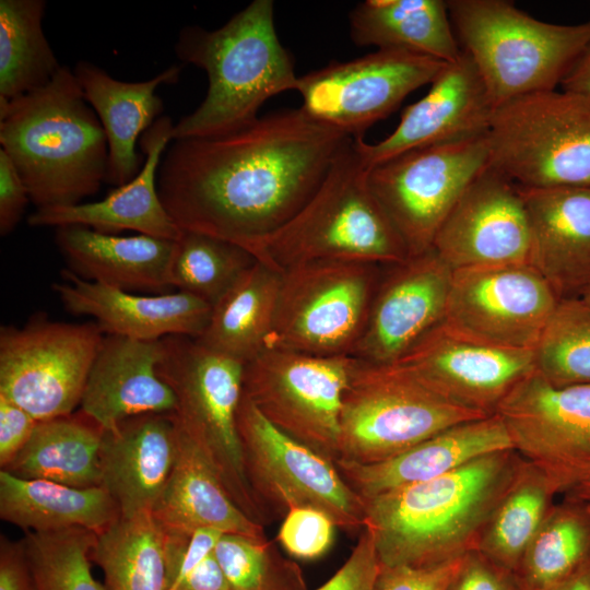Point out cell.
I'll return each instance as SVG.
<instances>
[{
  "label": "cell",
  "instance_id": "6da1fadb",
  "mask_svg": "<svg viewBox=\"0 0 590 590\" xmlns=\"http://www.w3.org/2000/svg\"><path fill=\"white\" fill-rule=\"evenodd\" d=\"M352 139L297 108L224 135L175 140L158 167L160 198L181 231L233 243L255 258Z\"/></svg>",
  "mask_w": 590,
  "mask_h": 590
},
{
  "label": "cell",
  "instance_id": "7a4b0ae2",
  "mask_svg": "<svg viewBox=\"0 0 590 590\" xmlns=\"http://www.w3.org/2000/svg\"><path fill=\"white\" fill-rule=\"evenodd\" d=\"M523 458L496 451L417 484L363 499L382 566H429L474 550Z\"/></svg>",
  "mask_w": 590,
  "mask_h": 590
},
{
  "label": "cell",
  "instance_id": "3957f363",
  "mask_svg": "<svg viewBox=\"0 0 590 590\" xmlns=\"http://www.w3.org/2000/svg\"><path fill=\"white\" fill-rule=\"evenodd\" d=\"M0 144L37 209L79 204L106 181V133L67 66L45 86L0 102Z\"/></svg>",
  "mask_w": 590,
  "mask_h": 590
},
{
  "label": "cell",
  "instance_id": "277c9868",
  "mask_svg": "<svg viewBox=\"0 0 590 590\" xmlns=\"http://www.w3.org/2000/svg\"><path fill=\"white\" fill-rule=\"evenodd\" d=\"M178 58L208 74L203 102L174 125L172 141L237 131L258 118L269 98L295 90L298 76L279 40L272 0H255L222 27L187 26L175 45Z\"/></svg>",
  "mask_w": 590,
  "mask_h": 590
},
{
  "label": "cell",
  "instance_id": "5b68a950",
  "mask_svg": "<svg viewBox=\"0 0 590 590\" xmlns=\"http://www.w3.org/2000/svg\"><path fill=\"white\" fill-rule=\"evenodd\" d=\"M255 258L279 273L318 260L390 266L409 258L370 190L354 138L305 205L260 245Z\"/></svg>",
  "mask_w": 590,
  "mask_h": 590
},
{
  "label": "cell",
  "instance_id": "8992f818",
  "mask_svg": "<svg viewBox=\"0 0 590 590\" xmlns=\"http://www.w3.org/2000/svg\"><path fill=\"white\" fill-rule=\"evenodd\" d=\"M447 5L458 43L494 108L556 90L590 45V20L547 23L506 0H449Z\"/></svg>",
  "mask_w": 590,
  "mask_h": 590
},
{
  "label": "cell",
  "instance_id": "52a82bcc",
  "mask_svg": "<svg viewBox=\"0 0 590 590\" xmlns=\"http://www.w3.org/2000/svg\"><path fill=\"white\" fill-rule=\"evenodd\" d=\"M160 377L176 398L174 420L209 460L236 505L253 521L270 519L247 477L237 426L245 363L219 353L197 339H162Z\"/></svg>",
  "mask_w": 590,
  "mask_h": 590
},
{
  "label": "cell",
  "instance_id": "ba28073f",
  "mask_svg": "<svg viewBox=\"0 0 590 590\" xmlns=\"http://www.w3.org/2000/svg\"><path fill=\"white\" fill-rule=\"evenodd\" d=\"M488 166L522 188L590 187V96L524 95L494 108Z\"/></svg>",
  "mask_w": 590,
  "mask_h": 590
},
{
  "label": "cell",
  "instance_id": "9c48e42d",
  "mask_svg": "<svg viewBox=\"0 0 590 590\" xmlns=\"http://www.w3.org/2000/svg\"><path fill=\"white\" fill-rule=\"evenodd\" d=\"M485 416L445 399L399 363L355 357L342 400L338 461H385L452 425Z\"/></svg>",
  "mask_w": 590,
  "mask_h": 590
},
{
  "label": "cell",
  "instance_id": "30bf717a",
  "mask_svg": "<svg viewBox=\"0 0 590 590\" xmlns=\"http://www.w3.org/2000/svg\"><path fill=\"white\" fill-rule=\"evenodd\" d=\"M382 267L318 260L283 271L266 349L353 356L367 323Z\"/></svg>",
  "mask_w": 590,
  "mask_h": 590
},
{
  "label": "cell",
  "instance_id": "8fae6325",
  "mask_svg": "<svg viewBox=\"0 0 590 590\" xmlns=\"http://www.w3.org/2000/svg\"><path fill=\"white\" fill-rule=\"evenodd\" d=\"M237 426L248 481L270 521L293 507L308 506L344 531L365 528L364 500L335 463L271 424L244 393Z\"/></svg>",
  "mask_w": 590,
  "mask_h": 590
},
{
  "label": "cell",
  "instance_id": "7c38bea8",
  "mask_svg": "<svg viewBox=\"0 0 590 590\" xmlns=\"http://www.w3.org/2000/svg\"><path fill=\"white\" fill-rule=\"evenodd\" d=\"M354 356L266 349L245 363L243 393L280 430L335 462Z\"/></svg>",
  "mask_w": 590,
  "mask_h": 590
},
{
  "label": "cell",
  "instance_id": "4fadbf2b",
  "mask_svg": "<svg viewBox=\"0 0 590 590\" xmlns=\"http://www.w3.org/2000/svg\"><path fill=\"white\" fill-rule=\"evenodd\" d=\"M487 166L485 133L392 157L368 169V184L413 257L432 249L453 205Z\"/></svg>",
  "mask_w": 590,
  "mask_h": 590
},
{
  "label": "cell",
  "instance_id": "5bb4252c",
  "mask_svg": "<svg viewBox=\"0 0 590 590\" xmlns=\"http://www.w3.org/2000/svg\"><path fill=\"white\" fill-rule=\"evenodd\" d=\"M104 337L96 322L1 327L0 394L37 421L73 413Z\"/></svg>",
  "mask_w": 590,
  "mask_h": 590
},
{
  "label": "cell",
  "instance_id": "9a60e30c",
  "mask_svg": "<svg viewBox=\"0 0 590 590\" xmlns=\"http://www.w3.org/2000/svg\"><path fill=\"white\" fill-rule=\"evenodd\" d=\"M447 62L404 50L377 49L298 76L300 109L352 138L389 116L413 91L430 84Z\"/></svg>",
  "mask_w": 590,
  "mask_h": 590
},
{
  "label": "cell",
  "instance_id": "2e32d148",
  "mask_svg": "<svg viewBox=\"0 0 590 590\" xmlns=\"http://www.w3.org/2000/svg\"><path fill=\"white\" fill-rule=\"evenodd\" d=\"M559 298L530 263L453 271L444 323L487 345L534 351Z\"/></svg>",
  "mask_w": 590,
  "mask_h": 590
},
{
  "label": "cell",
  "instance_id": "e0dca14e",
  "mask_svg": "<svg viewBox=\"0 0 590 590\" xmlns=\"http://www.w3.org/2000/svg\"><path fill=\"white\" fill-rule=\"evenodd\" d=\"M515 451L541 470L556 494H566L590 472V386L557 388L536 370L502 401Z\"/></svg>",
  "mask_w": 590,
  "mask_h": 590
},
{
  "label": "cell",
  "instance_id": "ac0fdd59",
  "mask_svg": "<svg viewBox=\"0 0 590 590\" xmlns=\"http://www.w3.org/2000/svg\"><path fill=\"white\" fill-rule=\"evenodd\" d=\"M432 249L453 271L530 263L531 233L519 187L487 166L453 205Z\"/></svg>",
  "mask_w": 590,
  "mask_h": 590
},
{
  "label": "cell",
  "instance_id": "d6986e66",
  "mask_svg": "<svg viewBox=\"0 0 590 590\" xmlns=\"http://www.w3.org/2000/svg\"><path fill=\"white\" fill-rule=\"evenodd\" d=\"M450 402L489 416L535 370L534 351L508 350L468 339L444 322L398 362Z\"/></svg>",
  "mask_w": 590,
  "mask_h": 590
},
{
  "label": "cell",
  "instance_id": "ffe728a7",
  "mask_svg": "<svg viewBox=\"0 0 590 590\" xmlns=\"http://www.w3.org/2000/svg\"><path fill=\"white\" fill-rule=\"evenodd\" d=\"M381 274L354 357L398 362L445 319L453 270L433 249Z\"/></svg>",
  "mask_w": 590,
  "mask_h": 590
},
{
  "label": "cell",
  "instance_id": "44dd1931",
  "mask_svg": "<svg viewBox=\"0 0 590 590\" xmlns=\"http://www.w3.org/2000/svg\"><path fill=\"white\" fill-rule=\"evenodd\" d=\"M493 110L479 71L462 51L445 66L429 91L404 109L388 137L374 144L357 137L354 143L369 169L409 151L485 134Z\"/></svg>",
  "mask_w": 590,
  "mask_h": 590
},
{
  "label": "cell",
  "instance_id": "7402d4cb",
  "mask_svg": "<svg viewBox=\"0 0 590 590\" xmlns=\"http://www.w3.org/2000/svg\"><path fill=\"white\" fill-rule=\"evenodd\" d=\"M52 284L64 308L76 316L94 318L105 334L141 341L169 335L198 339L205 330L212 306L189 293L133 294L104 283L85 280L70 269Z\"/></svg>",
  "mask_w": 590,
  "mask_h": 590
},
{
  "label": "cell",
  "instance_id": "603a6c76",
  "mask_svg": "<svg viewBox=\"0 0 590 590\" xmlns=\"http://www.w3.org/2000/svg\"><path fill=\"white\" fill-rule=\"evenodd\" d=\"M162 340L105 334L92 364L80 410L104 430L142 414L174 413L176 398L160 377Z\"/></svg>",
  "mask_w": 590,
  "mask_h": 590
},
{
  "label": "cell",
  "instance_id": "cb8c5ba5",
  "mask_svg": "<svg viewBox=\"0 0 590 590\" xmlns=\"http://www.w3.org/2000/svg\"><path fill=\"white\" fill-rule=\"evenodd\" d=\"M514 449L503 420L489 415L452 425L376 463L334 462L363 499L439 477L486 455Z\"/></svg>",
  "mask_w": 590,
  "mask_h": 590
},
{
  "label": "cell",
  "instance_id": "d4e9b609",
  "mask_svg": "<svg viewBox=\"0 0 590 590\" xmlns=\"http://www.w3.org/2000/svg\"><path fill=\"white\" fill-rule=\"evenodd\" d=\"M173 127L172 119L163 116L141 135L144 164L129 182L115 188L98 201L36 209L27 223L31 226L55 227L81 225L107 234L132 231L158 238L178 239L181 229L163 205L157 189L158 167L172 141Z\"/></svg>",
  "mask_w": 590,
  "mask_h": 590
},
{
  "label": "cell",
  "instance_id": "484cf974",
  "mask_svg": "<svg viewBox=\"0 0 590 590\" xmlns=\"http://www.w3.org/2000/svg\"><path fill=\"white\" fill-rule=\"evenodd\" d=\"M176 452L173 413L129 417L104 430L101 486L113 497L121 517L153 511L170 476Z\"/></svg>",
  "mask_w": 590,
  "mask_h": 590
},
{
  "label": "cell",
  "instance_id": "4316f807",
  "mask_svg": "<svg viewBox=\"0 0 590 590\" xmlns=\"http://www.w3.org/2000/svg\"><path fill=\"white\" fill-rule=\"evenodd\" d=\"M519 189L530 225V264L559 299L580 298L590 284V187Z\"/></svg>",
  "mask_w": 590,
  "mask_h": 590
},
{
  "label": "cell",
  "instance_id": "83f0119b",
  "mask_svg": "<svg viewBox=\"0 0 590 590\" xmlns=\"http://www.w3.org/2000/svg\"><path fill=\"white\" fill-rule=\"evenodd\" d=\"M181 68L175 64L150 80L125 82L92 62L81 60L76 63L74 75L107 138L106 182L119 187L139 174L143 165L135 150L137 139L163 111L156 88L176 83Z\"/></svg>",
  "mask_w": 590,
  "mask_h": 590
},
{
  "label": "cell",
  "instance_id": "f1b7e54d",
  "mask_svg": "<svg viewBox=\"0 0 590 590\" xmlns=\"http://www.w3.org/2000/svg\"><path fill=\"white\" fill-rule=\"evenodd\" d=\"M56 243L79 276L125 291L162 294L175 240L149 235L120 236L81 225L57 227Z\"/></svg>",
  "mask_w": 590,
  "mask_h": 590
},
{
  "label": "cell",
  "instance_id": "f546056e",
  "mask_svg": "<svg viewBox=\"0 0 590 590\" xmlns=\"http://www.w3.org/2000/svg\"><path fill=\"white\" fill-rule=\"evenodd\" d=\"M176 427L175 463L152 511L158 523L167 531L210 528L222 533L264 538L263 526L236 505L209 460L177 423Z\"/></svg>",
  "mask_w": 590,
  "mask_h": 590
},
{
  "label": "cell",
  "instance_id": "4dcf8cb0",
  "mask_svg": "<svg viewBox=\"0 0 590 590\" xmlns=\"http://www.w3.org/2000/svg\"><path fill=\"white\" fill-rule=\"evenodd\" d=\"M0 517L27 532L83 528L99 534L121 515L102 486L79 488L1 470Z\"/></svg>",
  "mask_w": 590,
  "mask_h": 590
},
{
  "label": "cell",
  "instance_id": "1f68e13d",
  "mask_svg": "<svg viewBox=\"0 0 590 590\" xmlns=\"http://www.w3.org/2000/svg\"><path fill=\"white\" fill-rule=\"evenodd\" d=\"M350 31L356 45L411 51L447 63L462 52L442 0H366L350 13Z\"/></svg>",
  "mask_w": 590,
  "mask_h": 590
},
{
  "label": "cell",
  "instance_id": "d6a6232c",
  "mask_svg": "<svg viewBox=\"0 0 590 590\" xmlns=\"http://www.w3.org/2000/svg\"><path fill=\"white\" fill-rule=\"evenodd\" d=\"M103 434V427L80 409L38 421L26 445L1 470L25 480H45L79 488L101 486Z\"/></svg>",
  "mask_w": 590,
  "mask_h": 590
},
{
  "label": "cell",
  "instance_id": "836d02e7",
  "mask_svg": "<svg viewBox=\"0 0 590 590\" xmlns=\"http://www.w3.org/2000/svg\"><path fill=\"white\" fill-rule=\"evenodd\" d=\"M281 273L256 261L212 306L205 330L197 340L243 363L266 350Z\"/></svg>",
  "mask_w": 590,
  "mask_h": 590
},
{
  "label": "cell",
  "instance_id": "e575fe53",
  "mask_svg": "<svg viewBox=\"0 0 590 590\" xmlns=\"http://www.w3.org/2000/svg\"><path fill=\"white\" fill-rule=\"evenodd\" d=\"M106 590H165V531L151 511L120 517L96 534L91 552Z\"/></svg>",
  "mask_w": 590,
  "mask_h": 590
},
{
  "label": "cell",
  "instance_id": "d590c367",
  "mask_svg": "<svg viewBox=\"0 0 590 590\" xmlns=\"http://www.w3.org/2000/svg\"><path fill=\"white\" fill-rule=\"evenodd\" d=\"M555 495L545 474L523 459L486 521L474 550L515 573L553 506Z\"/></svg>",
  "mask_w": 590,
  "mask_h": 590
},
{
  "label": "cell",
  "instance_id": "8d00e7d4",
  "mask_svg": "<svg viewBox=\"0 0 590 590\" xmlns=\"http://www.w3.org/2000/svg\"><path fill=\"white\" fill-rule=\"evenodd\" d=\"M590 560V500L564 497L553 504L516 571L521 590H540Z\"/></svg>",
  "mask_w": 590,
  "mask_h": 590
},
{
  "label": "cell",
  "instance_id": "74e56055",
  "mask_svg": "<svg viewBox=\"0 0 590 590\" xmlns=\"http://www.w3.org/2000/svg\"><path fill=\"white\" fill-rule=\"evenodd\" d=\"M44 0L0 1V102L48 84L61 68L43 31Z\"/></svg>",
  "mask_w": 590,
  "mask_h": 590
},
{
  "label": "cell",
  "instance_id": "f35d334b",
  "mask_svg": "<svg viewBox=\"0 0 590 590\" xmlns=\"http://www.w3.org/2000/svg\"><path fill=\"white\" fill-rule=\"evenodd\" d=\"M257 260L244 248L201 233L181 231L168 267L170 287L213 306Z\"/></svg>",
  "mask_w": 590,
  "mask_h": 590
},
{
  "label": "cell",
  "instance_id": "ab89813d",
  "mask_svg": "<svg viewBox=\"0 0 590 590\" xmlns=\"http://www.w3.org/2000/svg\"><path fill=\"white\" fill-rule=\"evenodd\" d=\"M535 370L552 386H590V305L560 299L535 349Z\"/></svg>",
  "mask_w": 590,
  "mask_h": 590
},
{
  "label": "cell",
  "instance_id": "60d3db41",
  "mask_svg": "<svg viewBox=\"0 0 590 590\" xmlns=\"http://www.w3.org/2000/svg\"><path fill=\"white\" fill-rule=\"evenodd\" d=\"M33 590H106L92 575L96 533L83 528L27 532L23 540Z\"/></svg>",
  "mask_w": 590,
  "mask_h": 590
},
{
  "label": "cell",
  "instance_id": "b9f144b4",
  "mask_svg": "<svg viewBox=\"0 0 590 590\" xmlns=\"http://www.w3.org/2000/svg\"><path fill=\"white\" fill-rule=\"evenodd\" d=\"M213 552L232 590H307L299 566L267 536L223 533Z\"/></svg>",
  "mask_w": 590,
  "mask_h": 590
},
{
  "label": "cell",
  "instance_id": "7bdbcfd3",
  "mask_svg": "<svg viewBox=\"0 0 590 590\" xmlns=\"http://www.w3.org/2000/svg\"><path fill=\"white\" fill-rule=\"evenodd\" d=\"M335 527L333 520L317 508L293 507L284 516L278 541L291 556L315 559L331 547Z\"/></svg>",
  "mask_w": 590,
  "mask_h": 590
},
{
  "label": "cell",
  "instance_id": "ee69618b",
  "mask_svg": "<svg viewBox=\"0 0 590 590\" xmlns=\"http://www.w3.org/2000/svg\"><path fill=\"white\" fill-rule=\"evenodd\" d=\"M461 559L420 567L380 565L373 590H447Z\"/></svg>",
  "mask_w": 590,
  "mask_h": 590
},
{
  "label": "cell",
  "instance_id": "f6af8a7d",
  "mask_svg": "<svg viewBox=\"0 0 590 590\" xmlns=\"http://www.w3.org/2000/svg\"><path fill=\"white\" fill-rule=\"evenodd\" d=\"M379 568L373 536L365 527L345 563L316 590H373Z\"/></svg>",
  "mask_w": 590,
  "mask_h": 590
},
{
  "label": "cell",
  "instance_id": "bcb514c9",
  "mask_svg": "<svg viewBox=\"0 0 590 590\" xmlns=\"http://www.w3.org/2000/svg\"><path fill=\"white\" fill-rule=\"evenodd\" d=\"M447 590H521L514 571L508 570L477 550L467 552Z\"/></svg>",
  "mask_w": 590,
  "mask_h": 590
},
{
  "label": "cell",
  "instance_id": "7dc6e473",
  "mask_svg": "<svg viewBox=\"0 0 590 590\" xmlns=\"http://www.w3.org/2000/svg\"><path fill=\"white\" fill-rule=\"evenodd\" d=\"M37 420L0 394V465L5 468L31 438Z\"/></svg>",
  "mask_w": 590,
  "mask_h": 590
},
{
  "label": "cell",
  "instance_id": "c3c4849f",
  "mask_svg": "<svg viewBox=\"0 0 590 590\" xmlns=\"http://www.w3.org/2000/svg\"><path fill=\"white\" fill-rule=\"evenodd\" d=\"M30 200L28 191L13 163L0 150V234H10L19 224Z\"/></svg>",
  "mask_w": 590,
  "mask_h": 590
},
{
  "label": "cell",
  "instance_id": "681fc988",
  "mask_svg": "<svg viewBox=\"0 0 590 590\" xmlns=\"http://www.w3.org/2000/svg\"><path fill=\"white\" fill-rule=\"evenodd\" d=\"M0 590H33L23 540L13 542L1 535Z\"/></svg>",
  "mask_w": 590,
  "mask_h": 590
},
{
  "label": "cell",
  "instance_id": "f907efd6",
  "mask_svg": "<svg viewBox=\"0 0 590 590\" xmlns=\"http://www.w3.org/2000/svg\"><path fill=\"white\" fill-rule=\"evenodd\" d=\"M173 590H232L212 551Z\"/></svg>",
  "mask_w": 590,
  "mask_h": 590
},
{
  "label": "cell",
  "instance_id": "816d5d0a",
  "mask_svg": "<svg viewBox=\"0 0 590 590\" xmlns=\"http://www.w3.org/2000/svg\"><path fill=\"white\" fill-rule=\"evenodd\" d=\"M562 90L590 96V45L563 80Z\"/></svg>",
  "mask_w": 590,
  "mask_h": 590
},
{
  "label": "cell",
  "instance_id": "f5cc1de1",
  "mask_svg": "<svg viewBox=\"0 0 590 590\" xmlns=\"http://www.w3.org/2000/svg\"><path fill=\"white\" fill-rule=\"evenodd\" d=\"M540 590H590V560L565 579Z\"/></svg>",
  "mask_w": 590,
  "mask_h": 590
},
{
  "label": "cell",
  "instance_id": "db71d44e",
  "mask_svg": "<svg viewBox=\"0 0 590 590\" xmlns=\"http://www.w3.org/2000/svg\"><path fill=\"white\" fill-rule=\"evenodd\" d=\"M564 496L590 500V472L577 486H575Z\"/></svg>",
  "mask_w": 590,
  "mask_h": 590
},
{
  "label": "cell",
  "instance_id": "11a10c76",
  "mask_svg": "<svg viewBox=\"0 0 590 590\" xmlns=\"http://www.w3.org/2000/svg\"><path fill=\"white\" fill-rule=\"evenodd\" d=\"M580 298L590 305V284L587 286V288L581 294Z\"/></svg>",
  "mask_w": 590,
  "mask_h": 590
}]
</instances>
